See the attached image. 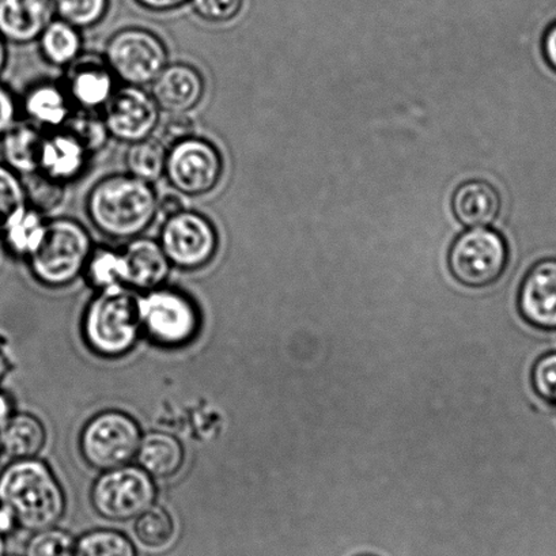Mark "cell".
Returning <instances> with one entry per match:
<instances>
[{
  "mask_svg": "<svg viewBox=\"0 0 556 556\" xmlns=\"http://www.w3.org/2000/svg\"><path fill=\"white\" fill-rule=\"evenodd\" d=\"M85 210L101 235L129 241L142 236L159 217V195L153 184L115 173L91 187Z\"/></svg>",
  "mask_w": 556,
  "mask_h": 556,
  "instance_id": "1",
  "label": "cell"
},
{
  "mask_svg": "<svg viewBox=\"0 0 556 556\" xmlns=\"http://www.w3.org/2000/svg\"><path fill=\"white\" fill-rule=\"evenodd\" d=\"M0 505L13 513L17 526L35 533L62 520L66 495L45 462L23 458L0 473Z\"/></svg>",
  "mask_w": 556,
  "mask_h": 556,
  "instance_id": "2",
  "label": "cell"
},
{
  "mask_svg": "<svg viewBox=\"0 0 556 556\" xmlns=\"http://www.w3.org/2000/svg\"><path fill=\"white\" fill-rule=\"evenodd\" d=\"M140 332L139 296L127 286L101 289L86 309L84 337L96 354L106 358L126 355Z\"/></svg>",
  "mask_w": 556,
  "mask_h": 556,
  "instance_id": "3",
  "label": "cell"
},
{
  "mask_svg": "<svg viewBox=\"0 0 556 556\" xmlns=\"http://www.w3.org/2000/svg\"><path fill=\"white\" fill-rule=\"evenodd\" d=\"M93 247L89 230L79 220L50 219L45 240L28 258L30 273L47 288H64L84 274Z\"/></svg>",
  "mask_w": 556,
  "mask_h": 556,
  "instance_id": "4",
  "label": "cell"
},
{
  "mask_svg": "<svg viewBox=\"0 0 556 556\" xmlns=\"http://www.w3.org/2000/svg\"><path fill=\"white\" fill-rule=\"evenodd\" d=\"M139 316L142 331L162 348L190 343L201 326V316L190 296L164 286L139 296Z\"/></svg>",
  "mask_w": 556,
  "mask_h": 556,
  "instance_id": "5",
  "label": "cell"
},
{
  "mask_svg": "<svg viewBox=\"0 0 556 556\" xmlns=\"http://www.w3.org/2000/svg\"><path fill=\"white\" fill-rule=\"evenodd\" d=\"M102 56L117 80L138 88L153 84L169 63L165 41L153 30L138 26L117 30Z\"/></svg>",
  "mask_w": 556,
  "mask_h": 556,
  "instance_id": "6",
  "label": "cell"
},
{
  "mask_svg": "<svg viewBox=\"0 0 556 556\" xmlns=\"http://www.w3.org/2000/svg\"><path fill=\"white\" fill-rule=\"evenodd\" d=\"M142 440L137 420L128 414L104 412L94 415L80 433L79 447L85 462L97 471L127 466L137 456Z\"/></svg>",
  "mask_w": 556,
  "mask_h": 556,
  "instance_id": "7",
  "label": "cell"
},
{
  "mask_svg": "<svg viewBox=\"0 0 556 556\" xmlns=\"http://www.w3.org/2000/svg\"><path fill=\"white\" fill-rule=\"evenodd\" d=\"M224 156L212 140L187 138L167 148L165 178L184 198L207 195L224 176Z\"/></svg>",
  "mask_w": 556,
  "mask_h": 556,
  "instance_id": "8",
  "label": "cell"
},
{
  "mask_svg": "<svg viewBox=\"0 0 556 556\" xmlns=\"http://www.w3.org/2000/svg\"><path fill=\"white\" fill-rule=\"evenodd\" d=\"M91 505L108 521H131L154 505V479L139 466H123L101 472L91 488Z\"/></svg>",
  "mask_w": 556,
  "mask_h": 556,
  "instance_id": "9",
  "label": "cell"
},
{
  "mask_svg": "<svg viewBox=\"0 0 556 556\" xmlns=\"http://www.w3.org/2000/svg\"><path fill=\"white\" fill-rule=\"evenodd\" d=\"M159 242L172 267L197 271L217 256L219 233L206 215L187 207L165 218Z\"/></svg>",
  "mask_w": 556,
  "mask_h": 556,
  "instance_id": "10",
  "label": "cell"
},
{
  "mask_svg": "<svg viewBox=\"0 0 556 556\" xmlns=\"http://www.w3.org/2000/svg\"><path fill=\"white\" fill-rule=\"evenodd\" d=\"M447 263L458 282L468 288H485L505 273L509 247L498 231L472 228L453 242Z\"/></svg>",
  "mask_w": 556,
  "mask_h": 556,
  "instance_id": "11",
  "label": "cell"
},
{
  "mask_svg": "<svg viewBox=\"0 0 556 556\" xmlns=\"http://www.w3.org/2000/svg\"><path fill=\"white\" fill-rule=\"evenodd\" d=\"M101 113L111 138L131 144L153 137L160 127L162 112L150 91L123 85Z\"/></svg>",
  "mask_w": 556,
  "mask_h": 556,
  "instance_id": "12",
  "label": "cell"
},
{
  "mask_svg": "<svg viewBox=\"0 0 556 556\" xmlns=\"http://www.w3.org/2000/svg\"><path fill=\"white\" fill-rule=\"evenodd\" d=\"M117 79L104 56L83 53L64 68L62 85L75 110L102 112L116 91Z\"/></svg>",
  "mask_w": 556,
  "mask_h": 556,
  "instance_id": "13",
  "label": "cell"
},
{
  "mask_svg": "<svg viewBox=\"0 0 556 556\" xmlns=\"http://www.w3.org/2000/svg\"><path fill=\"white\" fill-rule=\"evenodd\" d=\"M150 93L161 112L191 113L206 94V80L192 64L167 63L150 85Z\"/></svg>",
  "mask_w": 556,
  "mask_h": 556,
  "instance_id": "14",
  "label": "cell"
},
{
  "mask_svg": "<svg viewBox=\"0 0 556 556\" xmlns=\"http://www.w3.org/2000/svg\"><path fill=\"white\" fill-rule=\"evenodd\" d=\"M518 307L531 326L556 329V258H544L522 280Z\"/></svg>",
  "mask_w": 556,
  "mask_h": 556,
  "instance_id": "15",
  "label": "cell"
},
{
  "mask_svg": "<svg viewBox=\"0 0 556 556\" xmlns=\"http://www.w3.org/2000/svg\"><path fill=\"white\" fill-rule=\"evenodd\" d=\"M55 18L53 0H0V36L12 45L37 41Z\"/></svg>",
  "mask_w": 556,
  "mask_h": 556,
  "instance_id": "16",
  "label": "cell"
},
{
  "mask_svg": "<svg viewBox=\"0 0 556 556\" xmlns=\"http://www.w3.org/2000/svg\"><path fill=\"white\" fill-rule=\"evenodd\" d=\"M90 156L89 151L67 129L47 131L37 172L68 186L88 169Z\"/></svg>",
  "mask_w": 556,
  "mask_h": 556,
  "instance_id": "17",
  "label": "cell"
},
{
  "mask_svg": "<svg viewBox=\"0 0 556 556\" xmlns=\"http://www.w3.org/2000/svg\"><path fill=\"white\" fill-rule=\"evenodd\" d=\"M122 252L126 264L127 288L149 291L160 288L169 277L172 264L159 240L140 236L129 240Z\"/></svg>",
  "mask_w": 556,
  "mask_h": 556,
  "instance_id": "18",
  "label": "cell"
},
{
  "mask_svg": "<svg viewBox=\"0 0 556 556\" xmlns=\"http://www.w3.org/2000/svg\"><path fill=\"white\" fill-rule=\"evenodd\" d=\"M26 121L42 131H55L67 123L75 108L62 83L41 80L31 85L21 101Z\"/></svg>",
  "mask_w": 556,
  "mask_h": 556,
  "instance_id": "19",
  "label": "cell"
},
{
  "mask_svg": "<svg viewBox=\"0 0 556 556\" xmlns=\"http://www.w3.org/2000/svg\"><path fill=\"white\" fill-rule=\"evenodd\" d=\"M452 210L458 223L467 228H484L498 218L501 193L488 181H466L453 193Z\"/></svg>",
  "mask_w": 556,
  "mask_h": 556,
  "instance_id": "20",
  "label": "cell"
},
{
  "mask_svg": "<svg viewBox=\"0 0 556 556\" xmlns=\"http://www.w3.org/2000/svg\"><path fill=\"white\" fill-rule=\"evenodd\" d=\"M138 466L153 479L175 477L186 462V451L175 435L151 431L142 435L137 452Z\"/></svg>",
  "mask_w": 556,
  "mask_h": 556,
  "instance_id": "21",
  "label": "cell"
},
{
  "mask_svg": "<svg viewBox=\"0 0 556 556\" xmlns=\"http://www.w3.org/2000/svg\"><path fill=\"white\" fill-rule=\"evenodd\" d=\"M46 131L28 121L15 123L2 137L4 165L21 177L39 170L42 139Z\"/></svg>",
  "mask_w": 556,
  "mask_h": 556,
  "instance_id": "22",
  "label": "cell"
},
{
  "mask_svg": "<svg viewBox=\"0 0 556 556\" xmlns=\"http://www.w3.org/2000/svg\"><path fill=\"white\" fill-rule=\"evenodd\" d=\"M46 442V426L31 414L12 415L0 429V450L14 460L39 456Z\"/></svg>",
  "mask_w": 556,
  "mask_h": 556,
  "instance_id": "23",
  "label": "cell"
},
{
  "mask_svg": "<svg viewBox=\"0 0 556 556\" xmlns=\"http://www.w3.org/2000/svg\"><path fill=\"white\" fill-rule=\"evenodd\" d=\"M37 42L42 59L58 68L68 67L84 53L80 30L59 18L48 24Z\"/></svg>",
  "mask_w": 556,
  "mask_h": 556,
  "instance_id": "24",
  "label": "cell"
},
{
  "mask_svg": "<svg viewBox=\"0 0 556 556\" xmlns=\"http://www.w3.org/2000/svg\"><path fill=\"white\" fill-rule=\"evenodd\" d=\"M47 225L46 215L26 204L10 219L7 229L0 236L14 256L29 258L45 240Z\"/></svg>",
  "mask_w": 556,
  "mask_h": 556,
  "instance_id": "25",
  "label": "cell"
},
{
  "mask_svg": "<svg viewBox=\"0 0 556 556\" xmlns=\"http://www.w3.org/2000/svg\"><path fill=\"white\" fill-rule=\"evenodd\" d=\"M166 159L167 146L153 135L128 144L124 164L129 175L154 186L165 176Z\"/></svg>",
  "mask_w": 556,
  "mask_h": 556,
  "instance_id": "26",
  "label": "cell"
},
{
  "mask_svg": "<svg viewBox=\"0 0 556 556\" xmlns=\"http://www.w3.org/2000/svg\"><path fill=\"white\" fill-rule=\"evenodd\" d=\"M134 534L148 549H165L176 538V523L165 507L153 505L135 518Z\"/></svg>",
  "mask_w": 556,
  "mask_h": 556,
  "instance_id": "27",
  "label": "cell"
},
{
  "mask_svg": "<svg viewBox=\"0 0 556 556\" xmlns=\"http://www.w3.org/2000/svg\"><path fill=\"white\" fill-rule=\"evenodd\" d=\"M84 274L89 282L100 290L111 286H126L123 252L110 247H93Z\"/></svg>",
  "mask_w": 556,
  "mask_h": 556,
  "instance_id": "28",
  "label": "cell"
},
{
  "mask_svg": "<svg viewBox=\"0 0 556 556\" xmlns=\"http://www.w3.org/2000/svg\"><path fill=\"white\" fill-rule=\"evenodd\" d=\"M63 128L74 135L90 155L101 153L112 139L101 112L74 110Z\"/></svg>",
  "mask_w": 556,
  "mask_h": 556,
  "instance_id": "29",
  "label": "cell"
},
{
  "mask_svg": "<svg viewBox=\"0 0 556 556\" xmlns=\"http://www.w3.org/2000/svg\"><path fill=\"white\" fill-rule=\"evenodd\" d=\"M74 556H138L126 534L112 529H96L75 542Z\"/></svg>",
  "mask_w": 556,
  "mask_h": 556,
  "instance_id": "30",
  "label": "cell"
},
{
  "mask_svg": "<svg viewBox=\"0 0 556 556\" xmlns=\"http://www.w3.org/2000/svg\"><path fill=\"white\" fill-rule=\"evenodd\" d=\"M26 204L41 214H50L61 207L67 195V184L42 175L41 172L24 176Z\"/></svg>",
  "mask_w": 556,
  "mask_h": 556,
  "instance_id": "31",
  "label": "cell"
},
{
  "mask_svg": "<svg viewBox=\"0 0 556 556\" xmlns=\"http://www.w3.org/2000/svg\"><path fill=\"white\" fill-rule=\"evenodd\" d=\"M111 0H53L56 18L79 30L94 28L110 12Z\"/></svg>",
  "mask_w": 556,
  "mask_h": 556,
  "instance_id": "32",
  "label": "cell"
},
{
  "mask_svg": "<svg viewBox=\"0 0 556 556\" xmlns=\"http://www.w3.org/2000/svg\"><path fill=\"white\" fill-rule=\"evenodd\" d=\"M26 206L23 177L9 166L0 164V235L10 219Z\"/></svg>",
  "mask_w": 556,
  "mask_h": 556,
  "instance_id": "33",
  "label": "cell"
},
{
  "mask_svg": "<svg viewBox=\"0 0 556 556\" xmlns=\"http://www.w3.org/2000/svg\"><path fill=\"white\" fill-rule=\"evenodd\" d=\"M74 549L72 534L52 527L35 532L26 544L25 556H73Z\"/></svg>",
  "mask_w": 556,
  "mask_h": 556,
  "instance_id": "34",
  "label": "cell"
},
{
  "mask_svg": "<svg viewBox=\"0 0 556 556\" xmlns=\"http://www.w3.org/2000/svg\"><path fill=\"white\" fill-rule=\"evenodd\" d=\"M193 13L210 24H226L235 20L244 7V0H190Z\"/></svg>",
  "mask_w": 556,
  "mask_h": 556,
  "instance_id": "35",
  "label": "cell"
},
{
  "mask_svg": "<svg viewBox=\"0 0 556 556\" xmlns=\"http://www.w3.org/2000/svg\"><path fill=\"white\" fill-rule=\"evenodd\" d=\"M160 139L167 148L198 135V124L190 113H167L165 121L160 123Z\"/></svg>",
  "mask_w": 556,
  "mask_h": 556,
  "instance_id": "36",
  "label": "cell"
},
{
  "mask_svg": "<svg viewBox=\"0 0 556 556\" xmlns=\"http://www.w3.org/2000/svg\"><path fill=\"white\" fill-rule=\"evenodd\" d=\"M532 381L538 395L556 406V353L538 361L533 367Z\"/></svg>",
  "mask_w": 556,
  "mask_h": 556,
  "instance_id": "37",
  "label": "cell"
},
{
  "mask_svg": "<svg viewBox=\"0 0 556 556\" xmlns=\"http://www.w3.org/2000/svg\"><path fill=\"white\" fill-rule=\"evenodd\" d=\"M18 102L12 90L0 85V138L17 123Z\"/></svg>",
  "mask_w": 556,
  "mask_h": 556,
  "instance_id": "38",
  "label": "cell"
},
{
  "mask_svg": "<svg viewBox=\"0 0 556 556\" xmlns=\"http://www.w3.org/2000/svg\"><path fill=\"white\" fill-rule=\"evenodd\" d=\"M186 208V198L176 191L167 192L165 195L159 197V215H162L164 218L180 213Z\"/></svg>",
  "mask_w": 556,
  "mask_h": 556,
  "instance_id": "39",
  "label": "cell"
},
{
  "mask_svg": "<svg viewBox=\"0 0 556 556\" xmlns=\"http://www.w3.org/2000/svg\"><path fill=\"white\" fill-rule=\"evenodd\" d=\"M138 7L151 13H170L186 7L190 0H134Z\"/></svg>",
  "mask_w": 556,
  "mask_h": 556,
  "instance_id": "40",
  "label": "cell"
},
{
  "mask_svg": "<svg viewBox=\"0 0 556 556\" xmlns=\"http://www.w3.org/2000/svg\"><path fill=\"white\" fill-rule=\"evenodd\" d=\"M543 55L548 66L556 73V23L545 31L542 45Z\"/></svg>",
  "mask_w": 556,
  "mask_h": 556,
  "instance_id": "41",
  "label": "cell"
},
{
  "mask_svg": "<svg viewBox=\"0 0 556 556\" xmlns=\"http://www.w3.org/2000/svg\"><path fill=\"white\" fill-rule=\"evenodd\" d=\"M17 527L13 513L7 506L0 505V534H8Z\"/></svg>",
  "mask_w": 556,
  "mask_h": 556,
  "instance_id": "42",
  "label": "cell"
},
{
  "mask_svg": "<svg viewBox=\"0 0 556 556\" xmlns=\"http://www.w3.org/2000/svg\"><path fill=\"white\" fill-rule=\"evenodd\" d=\"M10 417H12V407H10L8 397L0 393V429L8 424Z\"/></svg>",
  "mask_w": 556,
  "mask_h": 556,
  "instance_id": "43",
  "label": "cell"
},
{
  "mask_svg": "<svg viewBox=\"0 0 556 556\" xmlns=\"http://www.w3.org/2000/svg\"><path fill=\"white\" fill-rule=\"evenodd\" d=\"M8 62V48L7 40L0 36V74H2L4 66H7Z\"/></svg>",
  "mask_w": 556,
  "mask_h": 556,
  "instance_id": "44",
  "label": "cell"
},
{
  "mask_svg": "<svg viewBox=\"0 0 556 556\" xmlns=\"http://www.w3.org/2000/svg\"><path fill=\"white\" fill-rule=\"evenodd\" d=\"M3 551H4L3 534H0V556H3Z\"/></svg>",
  "mask_w": 556,
  "mask_h": 556,
  "instance_id": "45",
  "label": "cell"
},
{
  "mask_svg": "<svg viewBox=\"0 0 556 556\" xmlns=\"http://www.w3.org/2000/svg\"><path fill=\"white\" fill-rule=\"evenodd\" d=\"M359 556H376V555H359Z\"/></svg>",
  "mask_w": 556,
  "mask_h": 556,
  "instance_id": "46",
  "label": "cell"
},
{
  "mask_svg": "<svg viewBox=\"0 0 556 556\" xmlns=\"http://www.w3.org/2000/svg\"><path fill=\"white\" fill-rule=\"evenodd\" d=\"M0 452H2V450H0Z\"/></svg>",
  "mask_w": 556,
  "mask_h": 556,
  "instance_id": "47",
  "label": "cell"
},
{
  "mask_svg": "<svg viewBox=\"0 0 556 556\" xmlns=\"http://www.w3.org/2000/svg\"><path fill=\"white\" fill-rule=\"evenodd\" d=\"M74 556V555H73Z\"/></svg>",
  "mask_w": 556,
  "mask_h": 556,
  "instance_id": "48",
  "label": "cell"
}]
</instances>
